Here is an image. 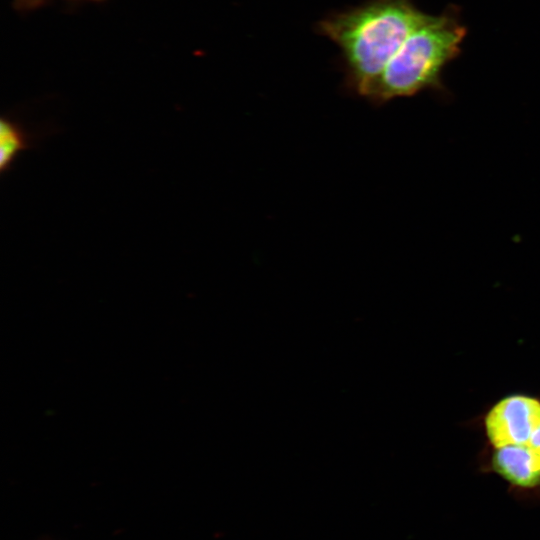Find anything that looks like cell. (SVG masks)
<instances>
[{
  "label": "cell",
  "instance_id": "6",
  "mask_svg": "<svg viewBox=\"0 0 540 540\" xmlns=\"http://www.w3.org/2000/svg\"><path fill=\"white\" fill-rule=\"evenodd\" d=\"M527 445L540 453V426L534 431Z\"/></svg>",
  "mask_w": 540,
  "mask_h": 540
},
{
  "label": "cell",
  "instance_id": "7",
  "mask_svg": "<svg viewBox=\"0 0 540 540\" xmlns=\"http://www.w3.org/2000/svg\"><path fill=\"white\" fill-rule=\"evenodd\" d=\"M45 0H16L18 7L28 9L40 6ZM100 1V0H91Z\"/></svg>",
  "mask_w": 540,
  "mask_h": 540
},
{
  "label": "cell",
  "instance_id": "1",
  "mask_svg": "<svg viewBox=\"0 0 540 540\" xmlns=\"http://www.w3.org/2000/svg\"><path fill=\"white\" fill-rule=\"evenodd\" d=\"M425 16L411 0H368L322 19L318 30L339 47L347 83L362 96Z\"/></svg>",
  "mask_w": 540,
  "mask_h": 540
},
{
  "label": "cell",
  "instance_id": "5",
  "mask_svg": "<svg viewBox=\"0 0 540 540\" xmlns=\"http://www.w3.org/2000/svg\"><path fill=\"white\" fill-rule=\"evenodd\" d=\"M56 128L32 130L17 119L4 115L0 120V173L9 172L17 157L26 150L35 149L47 136L56 134Z\"/></svg>",
  "mask_w": 540,
  "mask_h": 540
},
{
  "label": "cell",
  "instance_id": "2",
  "mask_svg": "<svg viewBox=\"0 0 540 540\" xmlns=\"http://www.w3.org/2000/svg\"><path fill=\"white\" fill-rule=\"evenodd\" d=\"M465 34L455 9L426 14L362 96L380 104L424 90L444 91L442 71L459 54Z\"/></svg>",
  "mask_w": 540,
  "mask_h": 540
},
{
  "label": "cell",
  "instance_id": "4",
  "mask_svg": "<svg viewBox=\"0 0 540 540\" xmlns=\"http://www.w3.org/2000/svg\"><path fill=\"white\" fill-rule=\"evenodd\" d=\"M482 471L498 475L520 496L540 494V453L528 445L491 448Z\"/></svg>",
  "mask_w": 540,
  "mask_h": 540
},
{
  "label": "cell",
  "instance_id": "3",
  "mask_svg": "<svg viewBox=\"0 0 540 540\" xmlns=\"http://www.w3.org/2000/svg\"><path fill=\"white\" fill-rule=\"evenodd\" d=\"M482 423L490 448L527 445L540 426V398L521 393L507 395L487 410Z\"/></svg>",
  "mask_w": 540,
  "mask_h": 540
}]
</instances>
